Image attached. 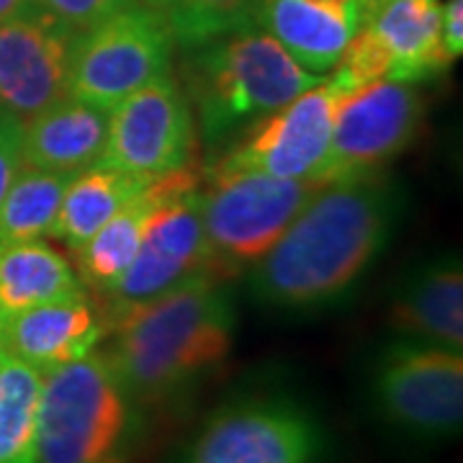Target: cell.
I'll use <instances>...</instances> for the list:
<instances>
[{
  "label": "cell",
  "instance_id": "obj_31",
  "mask_svg": "<svg viewBox=\"0 0 463 463\" xmlns=\"http://www.w3.org/2000/svg\"><path fill=\"white\" fill-rule=\"evenodd\" d=\"M24 3H26V0H0V21H3V18H8L11 14H16Z\"/></svg>",
  "mask_w": 463,
  "mask_h": 463
},
{
  "label": "cell",
  "instance_id": "obj_7",
  "mask_svg": "<svg viewBox=\"0 0 463 463\" xmlns=\"http://www.w3.org/2000/svg\"><path fill=\"white\" fill-rule=\"evenodd\" d=\"M173 52L175 42L165 16L129 5L78 33L67 96L111 111L134 90L173 72Z\"/></svg>",
  "mask_w": 463,
  "mask_h": 463
},
{
  "label": "cell",
  "instance_id": "obj_11",
  "mask_svg": "<svg viewBox=\"0 0 463 463\" xmlns=\"http://www.w3.org/2000/svg\"><path fill=\"white\" fill-rule=\"evenodd\" d=\"M196 142L194 111L181 80L167 72L109 111L103 163L145 181L188 167Z\"/></svg>",
  "mask_w": 463,
  "mask_h": 463
},
{
  "label": "cell",
  "instance_id": "obj_30",
  "mask_svg": "<svg viewBox=\"0 0 463 463\" xmlns=\"http://www.w3.org/2000/svg\"><path fill=\"white\" fill-rule=\"evenodd\" d=\"M134 3H137V5H142V8L155 11V14H160V16H165L173 0H134Z\"/></svg>",
  "mask_w": 463,
  "mask_h": 463
},
{
  "label": "cell",
  "instance_id": "obj_17",
  "mask_svg": "<svg viewBox=\"0 0 463 463\" xmlns=\"http://www.w3.org/2000/svg\"><path fill=\"white\" fill-rule=\"evenodd\" d=\"M252 24L270 33L312 75L332 72L350 36L358 32L353 5L312 0H260Z\"/></svg>",
  "mask_w": 463,
  "mask_h": 463
},
{
  "label": "cell",
  "instance_id": "obj_2",
  "mask_svg": "<svg viewBox=\"0 0 463 463\" xmlns=\"http://www.w3.org/2000/svg\"><path fill=\"white\" fill-rule=\"evenodd\" d=\"M234 327L232 291L214 270H201L160 297L109 315L111 343L103 353L142 407H167L227 364Z\"/></svg>",
  "mask_w": 463,
  "mask_h": 463
},
{
  "label": "cell",
  "instance_id": "obj_29",
  "mask_svg": "<svg viewBox=\"0 0 463 463\" xmlns=\"http://www.w3.org/2000/svg\"><path fill=\"white\" fill-rule=\"evenodd\" d=\"M386 3H389V0H353L355 16H358V29H361V26H368L373 18L379 16V11Z\"/></svg>",
  "mask_w": 463,
  "mask_h": 463
},
{
  "label": "cell",
  "instance_id": "obj_5",
  "mask_svg": "<svg viewBox=\"0 0 463 463\" xmlns=\"http://www.w3.org/2000/svg\"><path fill=\"white\" fill-rule=\"evenodd\" d=\"M371 402L389 428L417 443H440L463 425V353L399 337L371 371Z\"/></svg>",
  "mask_w": 463,
  "mask_h": 463
},
{
  "label": "cell",
  "instance_id": "obj_24",
  "mask_svg": "<svg viewBox=\"0 0 463 463\" xmlns=\"http://www.w3.org/2000/svg\"><path fill=\"white\" fill-rule=\"evenodd\" d=\"M260 0H173L165 21L181 52L252 26Z\"/></svg>",
  "mask_w": 463,
  "mask_h": 463
},
{
  "label": "cell",
  "instance_id": "obj_18",
  "mask_svg": "<svg viewBox=\"0 0 463 463\" xmlns=\"http://www.w3.org/2000/svg\"><path fill=\"white\" fill-rule=\"evenodd\" d=\"M402 337L461 350L463 268L458 255H446L417 270L392 307Z\"/></svg>",
  "mask_w": 463,
  "mask_h": 463
},
{
  "label": "cell",
  "instance_id": "obj_27",
  "mask_svg": "<svg viewBox=\"0 0 463 463\" xmlns=\"http://www.w3.org/2000/svg\"><path fill=\"white\" fill-rule=\"evenodd\" d=\"M21 165V118L0 111V203Z\"/></svg>",
  "mask_w": 463,
  "mask_h": 463
},
{
  "label": "cell",
  "instance_id": "obj_10",
  "mask_svg": "<svg viewBox=\"0 0 463 463\" xmlns=\"http://www.w3.org/2000/svg\"><path fill=\"white\" fill-rule=\"evenodd\" d=\"M425 100L412 83L376 80L340 106L330 147L315 173V183L353 181L376 175L414 142Z\"/></svg>",
  "mask_w": 463,
  "mask_h": 463
},
{
  "label": "cell",
  "instance_id": "obj_15",
  "mask_svg": "<svg viewBox=\"0 0 463 463\" xmlns=\"http://www.w3.org/2000/svg\"><path fill=\"white\" fill-rule=\"evenodd\" d=\"M194 188H199V175L191 167H181L163 178H155L129 203H124L90 240L72 250L85 286L109 294L132 265L152 216Z\"/></svg>",
  "mask_w": 463,
  "mask_h": 463
},
{
  "label": "cell",
  "instance_id": "obj_20",
  "mask_svg": "<svg viewBox=\"0 0 463 463\" xmlns=\"http://www.w3.org/2000/svg\"><path fill=\"white\" fill-rule=\"evenodd\" d=\"M83 294V281L44 240L0 245V315Z\"/></svg>",
  "mask_w": 463,
  "mask_h": 463
},
{
  "label": "cell",
  "instance_id": "obj_8",
  "mask_svg": "<svg viewBox=\"0 0 463 463\" xmlns=\"http://www.w3.org/2000/svg\"><path fill=\"white\" fill-rule=\"evenodd\" d=\"M358 93L343 75H332L315 88L286 103L283 109L263 116V121L245 134L230 152L219 157L209 175L224 178L237 173H263L273 178L315 181L330 147L332 129L340 106Z\"/></svg>",
  "mask_w": 463,
  "mask_h": 463
},
{
  "label": "cell",
  "instance_id": "obj_13",
  "mask_svg": "<svg viewBox=\"0 0 463 463\" xmlns=\"http://www.w3.org/2000/svg\"><path fill=\"white\" fill-rule=\"evenodd\" d=\"M214 268V252L201 216V188H194L152 216L132 265L106 294L111 315L145 304L194 273Z\"/></svg>",
  "mask_w": 463,
  "mask_h": 463
},
{
  "label": "cell",
  "instance_id": "obj_22",
  "mask_svg": "<svg viewBox=\"0 0 463 463\" xmlns=\"http://www.w3.org/2000/svg\"><path fill=\"white\" fill-rule=\"evenodd\" d=\"M70 173L21 165L0 203V245L50 237Z\"/></svg>",
  "mask_w": 463,
  "mask_h": 463
},
{
  "label": "cell",
  "instance_id": "obj_32",
  "mask_svg": "<svg viewBox=\"0 0 463 463\" xmlns=\"http://www.w3.org/2000/svg\"><path fill=\"white\" fill-rule=\"evenodd\" d=\"M312 3H330V5H353V0H312Z\"/></svg>",
  "mask_w": 463,
  "mask_h": 463
},
{
  "label": "cell",
  "instance_id": "obj_4",
  "mask_svg": "<svg viewBox=\"0 0 463 463\" xmlns=\"http://www.w3.org/2000/svg\"><path fill=\"white\" fill-rule=\"evenodd\" d=\"M145 407L118 379L106 353L60 365L42 379L36 463H132Z\"/></svg>",
  "mask_w": 463,
  "mask_h": 463
},
{
  "label": "cell",
  "instance_id": "obj_23",
  "mask_svg": "<svg viewBox=\"0 0 463 463\" xmlns=\"http://www.w3.org/2000/svg\"><path fill=\"white\" fill-rule=\"evenodd\" d=\"M42 373L0 350V463H36Z\"/></svg>",
  "mask_w": 463,
  "mask_h": 463
},
{
  "label": "cell",
  "instance_id": "obj_14",
  "mask_svg": "<svg viewBox=\"0 0 463 463\" xmlns=\"http://www.w3.org/2000/svg\"><path fill=\"white\" fill-rule=\"evenodd\" d=\"M106 335L85 294L0 315V350L42 376L96 350Z\"/></svg>",
  "mask_w": 463,
  "mask_h": 463
},
{
  "label": "cell",
  "instance_id": "obj_3",
  "mask_svg": "<svg viewBox=\"0 0 463 463\" xmlns=\"http://www.w3.org/2000/svg\"><path fill=\"white\" fill-rule=\"evenodd\" d=\"M181 78L206 139L273 114L325 80V75L307 72L255 24L183 52Z\"/></svg>",
  "mask_w": 463,
  "mask_h": 463
},
{
  "label": "cell",
  "instance_id": "obj_1",
  "mask_svg": "<svg viewBox=\"0 0 463 463\" xmlns=\"http://www.w3.org/2000/svg\"><path fill=\"white\" fill-rule=\"evenodd\" d=\"M399 194L376 175L322 185L252 270V294L279 309H317L347 294L379 258Z\"/></svg>",
  "mask_w": 463,
  "mask_h": 463
},
{
  "label": "cell",
  "instance_id": "obj_16",
  "mask_svg": "<svg viewBox=\"0 0 463 463\" xmlns=\"http://www.w3.org/2000/svg\"><path fill=\"white\" fill-rule=\"evenodd\" d=\"M109 139V111L62 96L21 121V163L50 173H80L99 163Z\"/></svg>",
  "mask_w": 463,
  "mask_h": 463
},
{
  "label": "cell",
  "instance_id": "obj_6",
  "mask_svg": "<svg viewBox=\"0 0 463 463\" xmlns=\"http://www.w3.org/2000/svg\"><path fill=\"white\" fill-rule=\"evenodd\" d=\"M327 432L286 394H250L216 407L175 463H325Z\"/></svg>",
  "mask_w": 463,
  "mask_h": 463
},
{
  "label": "cell",
  "instance_id": "obj_25",
  "mask_svg": "<svg viewBox=\"0 0 463 463\" xmlns=\"http://www.w3.org/2000/svg\"><path fill=\"white\" fill-rule=\"evenodd\" d=\"M389 70H392V54L373 26H361L353 33L340 62L335 65V72L343 75L355 90L376 80H386Z\"/></svg>",
  "mask_w": 463,
  "mask_h": 463
},
{
  "label": "cell",
  "instance_id": "obj_26",
  "mask_svg": "<svg viewBox=\"0 0 463 463\" xmlns=\"http://www.w3.org/2000/svg\"><path fill=\"white\" fill-rule=\"evenodd\" d=\"M33 3L50 11L52 16L65 21L78 33L99 26L100 21L116 16L129 5H137L134 0H33Z\"/></svg>",
  "mask_w": 463,
  "mask_h": 463
},
{
  "label": "cell",
  "instance_id": "obj_12",
  "mask_svg": "<svg viewBox=\"0 0 463 463\" xmlns=\"http://www.w3.org/2000/svg\"><path fill=\"white\" fill-rule=\"evenodd\" d=\"M78 32L33 0L0 21V111L29 118L67 96Z\"/></svg>",
  "mask_w": 463,
  "mask_h": 463
},
{
  "label": "cell",
  "instance_id": "obj_21",
  "mask_svg": "<svg viewBox=\"0 0 463 463\" xmlns=\"http://www.w3.org/2000/svg\"><path fill=\"white\" fill-rule=\"evenodd\" d=\"M147 183L152 181L132 175L121 167L109 165L103 160L75 173L67 183L50 237L75 250L78 245H83L85 240H90Z\"/></svg>",
  "mask_w": 463,
  "mask_h": 463
},
{
  "label": "cell",
  "instance_id": "obj_19",
  "mask_svg": "<svg viewBox=\"0 0 463 463\" xmlns=\"http://www.w3.org/2000/svg\"><path fill=\"white\" fill-rule=\"evenodd\" d=\"M440 0H389L368 26H373L392 54L386 80L422 83L453 65L443 50Z\"/></svg>",
  "mask_w": 463,
  "mask_h": 463
},
{
  "label": "cell",
  "instance_id": "obj_9",
  "mask_svg": "<svg viewBox=\"0 0 463 463\" xmlns=\"http://www.w3.org/2000/svg\"><path fill=\"white\" fill-rule=\"evenodd\" d=\"M322 185L263 173L212 178L201 216L216 265L258 263Z\"/></svg>",
  "mask_w": 463,
  "mask_h": 463
},
{
  "label": "cell",
  "instance_id": "obj_28",
  "mask_svg": "<svg viewBox=\"0 0 463 463\" xmlns=\"http://www.w3.org/2000/svg\"><path fill=\"white\" fill-rule=\"evenodd\" d=\"M440 32H443V50L448 60H458L463 54V0H446L440 14Z\"/></svg>",
  "mask_w": 463,
  "mask_h": 463
}]
</instances>
